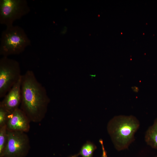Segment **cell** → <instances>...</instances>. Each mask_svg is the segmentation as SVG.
Here are the masks:
<instances>
[{
  "label": "cell",
  "mask_w": 157,
  "mask_h": 157,
  "mask_svg": "<svg viewBox=\"0 0 157 157\" xmlns=\"http://www.w3.org/2000/svg\"><path fill=\"white\" fill-rule=\"evenodd\" d=\"M30 10L26 0H0V23L6 27L12 26Z\"/></svg>",
  "instance_id": "cell-5"
},
{
  "label": "cell",
  "mask_w": 157,
  "mask_h": 157,
  "mask_svg": "<svg viewBox=\"0 0 157 157\" xmlns=\"http://www.w3.org/2000/svg\"><path fill=\"white\" fill-rule=\"evenodd\" d=\"M21 109L29 119H42L46 113L49 99L45 88L34 72L28 70L22 75Z\"/></svg>",
  "instance_id": "cell-1"
},
{
  "label": "cell",
  "mask_w": 157,
  "mask_h": 157,
  "mask_svg": "<svg viewBox=\"0 0 157 157\" xmlns=\"http://www.w3.org/2000/svg\"><path fill=\"white\" fill-rule=\"evenodd\" d=\"M22 75L20 65L17 61L6 56L0 59V98L5 97Z\"/></svg>",
  "instance_id": "cell-4"
},
{
  "label": "cell",
  "mask_w": 157,
  "mask_h": 157,
  "mask_svg": "<svg viewBox=\"0 0 157 157\" xmlns=\"http://www.w3.org/2000/svg\"><path fill=\"white\" fill-rule=\"evenodd\" d=\"M8 129L6 124L0 128V156L2 154L6 146L7 141Z\"/></svg>",
  "instance_id": "cell-11"
},
{
  "label": "cell",
  "mask_w": 157,
  "mask_h": 157,
  "mask_svg": "<svg viewBox=\"0 0 157 157\" xmlns=\"http://www.w3.org/2000/svg\"><path fill=\"white\" fill-rule=\"evenodd\" d=\"M96 146L90 142H87L81 147L79 153L82 157H92Z\"/></svg>",
  "instance_id": "cell-10"
},
{
  "label": "cell",
  "mask_w": 157,
  "mask_h": 157,
  "mask_svg": "<svg viewBox=\"0 0 157 157\" xmlns=\"http://www.w3.org/2000/svg\"><path fill=\"white\" fill-rule=\"evenodd\" d=\"M31 44V40L22 28L13 25L7 27L1 35L0 55L8 57L19 54Z\"/></svg>",
  "instance_id": "cell-3"
},
{
  "label": "cell",
  "mask_w": 157,
  "mask_h": 157,
  "mask_svg": "<svg viewBox=\"0 0 157 157\" xmlns=\"http://www.w3.org/2000/svg\"><path fill=\"white\" fill-rule=\"evenodd\" d=\"M7 141L0 157H24L29 149V140L24 132L8 130Z\"/></svg>",
  "instance_id": "cell-6"
},
{
  "label": "cell",
  "mask_w": 157,
  "mask_h": 157,
  "mask_svg": "<svg viewBox=\"0 0 157 157\" xmlns=\"http://www.w3.org/2000/svg\"><path fill=\"white\" fill-rule=\"evenodd\" d=\"M140 126L138 119L132 115L116 116L109 121L107 131L117 151L128 148L135 140V134Z\"/></svg>",
  "instance_id": "cell-2"
},
{
  "label": "cell",
  "mask_w": 157,
  "mask_h": 157,
  "mask_svg": "<svg viewBox=\"0 0 157 157\" xmlns=\"http://www.w3.org/2000/svg\"><path fill=\"white\" fill-rule=\"evenodd\" d=\"M29 119L19 108L9 114L6 123L8 130L26 132L29 129Z\"/></svg>",
  "instance_id": "cell-8"
},
{
  "label": "cell",
  "mask_w": 157,
  "mask_h": 157,
  "mask_svg": "<svg viewBox=\"0 0 157 157\" xmlns=\"http://www.w3.org/2000/svg\"><path fill=\"white\" fill-rule=\"evenodd\" d=\"M70 157H78V155H75Z\"/></svg>",
  "instance_id": "cell-14"
},
{
  "label": "cell",
  "mask_w": 157,
  "mask_h": 157,
  "mask_svg": "<svg viewBox=\"0 0 157 157\" xmlns=\"http://www.w3.org/2000/svg\"><path fill=\"white\" fill-rule=\"evenodd\" d=\"M10 114L4 108L0 107V126L6 124L9 114Z\"/></svg>",
  "instance_id": "cell-12"
},
{
  "label": "cell",
  "mask_w": 157,
  "mask_h": 157,
  "mask_svg": "<svg viewBox=\"0 0 157 157\" xmlns=\"http://www.w3.org/2000/svg\"><path fill=\"white\" fill-rule=\"evenodd\" d=\"M99 142L101 145L102 149V154L101 157H108L102 140L101 139L100 140Z\"/></svg>",
  "instance_id": "cell-13"
},
{
  "label": "cell",
  "mask_w": 157,
  "mask_h": 157,
  "mask_svg": "<svg viewBox=\"0 0 157 157\" xmlns=\"http://www.w3.org/2000/svg\"><path fill=\"white\" fill-rule=\"evenodd\" d=\"M144 140L148 146L157 150V117L146 130Z\"/></svg>",
  "instance_id": "cell-9"
},
{
  "label": "cell",
  "mask_w": 157,
  "mask_h": 157,
  "mask_svg": "<svg viewBox=\"0 0 157 157\" xmlns=\"http://www.w3.org/2000/svg\"><path fill=\"white\" fill-rule=\"evenodd\" d=\"M154 157H157V156H154Z\"/></svg>",
  "instance_id": "cell-15"
},
{
  "label": "cell",
  "mask_w": 157,
  "mask_h": 157,
  "mask_svg": "<svg viewBox=\"0 0 157 157\" xmlns=\"http://www.w3.org/2000/svg\"><path fill=\"white\" fill-rule=\"evenodd\" d=\"M22 76L0 102V107L4 108L10 113L18 108L21 103Z\"/></svg>",
  "instance_id": "cell-7"
}]
</instances>
